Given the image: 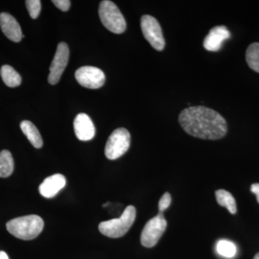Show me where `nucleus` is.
<instances>
[{
    "instance_id": "ddd939ff",
    "label": "nucleus",
    "mask_w": 259,
    "mask_h": 259,
    "mask_svg": "<svg viewBox=\"0 0 259 259\" xmlns=\"http://www.w3.org/2000/svg\"><path fill=\"white\" fill-rule=\"evenodd\" d=\"M66 183L64 175L56 174L44 180L41 185L39 186V192L46 198H53L64 188Z\"/></svg>"
},
{
    "instance_id": "4be33fe9",
    "label": "nucleus",
    "mask_w": 259,
    "mask_h": 259,
    "mask_svg": "<svg viewBox=\"0 0 259 259\" xmlns=\"http://www.w3.org/2000/svg\"><path fill=\"white\" fill-rule=\"evenodd\" d=\"M52 3L63 12L68 11L71 6V1L69 0H53Z\"/></svg>"
},
{
    "instance_id": "2eb2a0df",
    "label": "nucleus",
    "mask_w": 259,
    "mask_h": 259,
    "mask_svg": "<svg viewBox=\"0 0 259 259\" xmlns=\"http://www.w3.org/2000/svg\"><path fill=\"white\" fill-rule=\"evenodd\" d=\"M0 75L5 84L9 88H17L21 83V76L9 65L2 66Z\"/></svg>"
},
{
    "instance_id": "9d476101",
    "label": "nucleus",
    "mask_w": 259,
    "mask_h": 259,
    "mask_svg": "<svg viewBox=\"0 0 259 259\" xmlns=\"http://www.w3.org/2000/svg\"><path fill=\"white\" fill-rule=\"evenodd\" d=\"M75 134L80 141H88L95 137V127L91 118L87 114L80 113L74 121Z\"/></svg>"
},
{
    "instance_id": "7ed1b4c3",
    "label": "nucleus",
    "mask_w": 259,
    "mask_h": 259,
    "mask_svg": "<svg viewBox=\"0 0 259 259\" xmlns=\"http://www.w3.org/2000/svg\"><path fill=\"white\" fill-rule=\"evenodd\" d=\"M136 217V207L133 205L127 206L120 218L100 223L99 230L102 234L109 238H120L125 236L134 225Z\"/></svg>"
},
{
    "instance_id": "f3484780",
    "label": "nucleus",
    "mask_w": 259,
    "mask_h": 259,
    "mask_svg": "<svg viewBox=\"0 0 259 259\" xmlns=\"http://www.w3.org/2000/svg\"><path fill=\"white\" fill-rule=\"evenodd\" d=\"M215 197L218 203L220 205L226 207L231 214H236V202L232 194L225 190H219L216 191Z\"/></svg>"
},
{
    "instance_id": "f257e3e1",
    "label": "nucleus",
    "mask_w": 259,
    "mask_h": 259,
    "mask_svg": "<svg viewBox=\"0 0 259 259\" xmlns=\"http://www.w3.org/2000/svg\"><path fill=\"white\" fill-rule=\"evenodd\" d=\"M179 122L187 134L201 139L219 140L228 131L224 117L204 106L189 107L182 110Z\"/></svg>"
},
{
    "instance_id": "412c9836",
    "label": "nucleus",
    "mask_w": 259,
    "mask_h": 259,
    "mask_svg": "<svg viewBox=\"0 0 259 259\" xmlns=\"http://www.w3.org/2000/svg\"><path fill=\"white\" fill-rule=\"evenodd\" d=\"M171 202V197L168 192L163 194L161 199H160L159 202H158V210L160 213H163L169 207L170 204Z\"/></svg>"
},
{
    "instance_id": "f03ea898",
    "label": "nucleus",
    "mask_w": 259,
    "mask_h": 259,
    "mask_svg": "<svg viewBox=\"0 0 259 259\" xmlns=\"http://www.w3.org/2000/svg\"><path fill=\"white\" fill-rule=\"evenodd\" d=\"M6 227L13 236L24 241H30L37 238L41 233L44 222L40 216L30 214L11 220L7 223Z\"/></svg>"
},
{
    "instance_id": "423d86ee",
    "label": "nucleus",
    "mask_w": 259,
    "mask_h": 259,
    "mask_svg": "<svg viewBox=\"0 0 259 259\" xmlns=\"http://www.w3.org/2000/svg\"><path fill=\"white\" fill-rule=\"evenodd\" d=\"M167 221L163 213H158L148 221L143 229L141 236V244L146 248L155 246L166 231Z\"/></svg>"
},
{
    "instance_id": "0eeeda50",
    "label": "nucleus",
    "mask_w": 259,
    "mask_h": 259,
    "mask_svg": "<svg viewBox=\"0 0 259 259\" xmlns=\"http://www.w3.org/2000/svg\"><path fill=\"white\" fill-rule=\"evenodd\" d=\"M141 27L143 35L151 47L158 51H163L165 40L158 20L151 15H145L141 18Z\"/></svg>"
},
{
    "instance_id": "5701e85b",
    "label": "nucleus",
    "mask_w": 259,
    "mask_h": 259,
    "mask_svg": "<svg viewBox=\"0 0 259 259\" xmlns=\"http://www.w3.org/2000/svg\"><path fill=\"white\" fill-rule=\"evenodd\" d=\"M250 191L256 196L257 201L259 204V183L253 184L250 186Z\"/></svg>"
},
{
    "instance_id": "6ab92c4d",
    "label": "nucleus",
    "mask_w": 259,
    "mask_h": 259,
    "mask_svg": "<svg viewBox=\"0 0 259 259\" xmlns=\"http://www.w3.org/2000/svg\"><path fill=\"white\" fill-rule=\"evenodd\" d=\"M216 249L218 254L227 258H232L236 256L237 247L233 242L228 240H221L218 242Z\"/></svg>"
},
{
    "instance_id": "39448f33",
    "label": "nucleus",
    "mask_w": 259,
    "mask_h": 259,
    "mask_svg": "<svg viewBox=\"0 0 259 259\" xmlns=\"http://www.w3.org/2000/svg\"><path fill=\"white\" fill-rule=\"evenodd\" d=\"M131 146V135L127 130L120 127L112 132L105 146V153L110 160L121 157L128 151Z\"/></svg>"
},
{
    "instance_id": "4468645a",
    "label": "nucleus",
    "mask_w": 259,
    "mask_h": 259,
    "mask_svg": "<svg viewBox=\"0 0 259 259\" xmlns=\"http://www.w3.org/2000/svg\"><path fill=\"white\" fill-rule=\"evenodd\" d=\"M20 128L25 135L32 146L36 148H40L42 146V139L38 130L32 122L28 120H23L20 123Z\"/></svg>"
},
{
    "instance_id": "b1692460",
    "label": "nucleus",
    "mask_w": 259,
    "mask_h": 259,
    "mask_svg": "<svg viewBox=\"0 0 259 259\" xmlns=\"http://www.w3.org/2000/svg\"><path fill=\"white\" fill-rule=\"evenodd\" d=\"M0 259H9L8 254L5 251H0Z\"/></svg>"
},
{
    "instance_id": "a211bd4d",
    "label": "nucleus",
    "mask_w": 259,
    "mask_h": 259,
    "mask_svg": "<svg viewBox=\"0 0 259 259\" xmlns=\"http://www.w3.org/2000/svg\"><path fill=\"white\" fill-rule=\"evenodd\" d=\"M245 58L250 69L259 73V42L250 44L247 49Z\"/></svg>"
},
{
    "instance_id": "9b49d317",
    "label": "nucleus",
    "mask_w": 259,
    "mask_h": 259,
    "mask_svg": "<svg viewBox=\"0 0 259 259\" xmlns=\"http://www.w3.org/2000/svg\"><path fill=\"white\" fill-rule=\"evenodd\" d=\"M231 33L224 25L216 26L211 29L203 42L204 49L209 51L221 50L223 42L230 38Z\"/></svg>"
},
{
    "instance_id": "6e6552de",
    "label": "nucleus",
    "mask_w": 259,
    "mask_h": 259,
    "mask_svg": "<svg viewBox=\"0 0 259 259\" xmlns=\"http://www.w3.org/2000/svg\"><path fill=\"white\" fill-rule=\"evenodd\" d=\"M69 59V49L67 44L61 42L58 45L55 56L53 59L50 66V73H49V82L51 84H56L59 83L61 75L64 73Z\"/></svg>"
},
{
    "instance_id": "dca6fc26",
    "label": "nucleus",
    "mask_w": 259,
    "mask_h": 259,
    "mask_svg": "<svg viewBox=\"0 0 259 259\" xmlns=\"http://www.w3.org/2000/svg\"><path fill=\"white\" fill-rule=\"evenodd\" d=\"M14 170V160L11 153L8 150L0 152V177L7 178L13 174Z\"/></svg>"
},
{
    "instance_id": "aec40b11",
    "label": "nucleus",
    "mask_w": 259,
    "mask_h": 259,
    "mask_svg": "<svg viewBox=\"0 0 259 259\" xmlns=\"http://www.w3.org/2000/svg\"><path fill=\"white\" fill-rule=\"evenodd\" d=\"M29 14L32 19H36L39 16L41 10V2L39 0H27L25 1Z\"/></svg>"
},
{
    "instance_id": "1a4fd4ad",
    "label": "nucleus",
    "mask_w": 259,
    "mask_h": 259,
    "mask_svg": "<svg viewBox=\"0 0 259 259\" xmlns=\"http://www.w3.org/2000/svg\"><path fill=\"white\" fill-rule=\"evenodd\" d=\"M75 77L80 85L88 89H99L103 86L105 76L103 71L95 66H82L76 70Z\"/></svg>"
},
{
    "instance_id": "20e7f679",
    "label": "nucleus",
    "mask_w": 259,
    "mask_h": 259,
    "mask_svg": "<svg viewBox=\"0 0 259 259\" xmlns=\"http://www.w3.org/2000/svg\"><path fill=\"white\" fill-rule=\"evenodd\" d=\"M99 15L104 26L115 34L125 32L126 22L120 10L115 3L104 0L99 6Z\"/></svg>"
},
{
    "instance_id": "393cba45",
    "label": "nucleus",
    "mask_w": 259,
    "mask_h": 259,
    "mask_svg": "<svg viewBox=\"0 0 259 259\" xmlns=\"http://www.w3.org/2000/svg\"><path fill=\"white\" fill-rule=\"evenodd\" d=\"M253 259H259V253H256V254H255L254 258H253Z\"/></svg>"
},
{
    "instance_id": "f8f14e48",
    "label": "nucleus",
    "mask_w": 259,
    "mask_h": 259,
    "mask_svg": "<svg viewBox=\"0 0 259 259\" xmlns=\"http://www.w3.org/2000/svg\"><path fill=\"white\" fill-rule=\"evenodd\" d=\"M0 28L12 41L18 42L23 38L21 28L14 17L8 13H0Z\"/></svg>"
}]
</instances>
